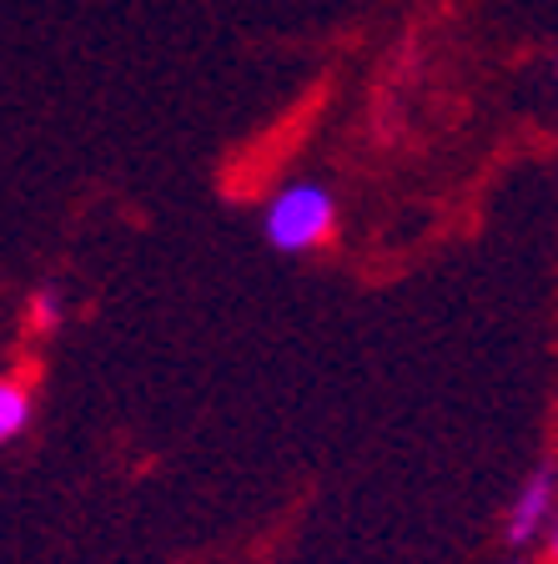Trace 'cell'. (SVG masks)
<instances>
[{
    "label": "cell",
    "instance_id": "obj_1",
    "mask_svg": "<svg viewBox=\"0 0 558 564\" xmlns=\"http://www.w3.org/2000/svg\"><path fill=\"white\" fill-rule=\"evenodd\" d=\"M338 237V192L317 176H292L262 202V242L282 258L322 252Z\"/></svg>",
    "mask_w": 558,
    "mask_h": 564
},
{
    "label": "cell",
    "instance_id": "obj_2",
    "mask_svg": "<svg viewBox=\"0 0 558 564\" xmlns=\"http://www.w3.org/2000/svg\"><path fill=\"white\" fill-rule=\"evenodd\" d=\"M554 509H558V469L544 458V464H538V469L528 474L524 484H518V494H513L508 519H503V534H508V544H518V550H524L528 540L548 534V524H554Z\"/></svg>",
    "mask_w": 558,
    "mask_h": 564
},
{
    "label": "cell",
    "instance_id": "obj_3",
    "mask_svg": "<svg viewBox=\"0 0 558 564\" xmlns=\"http://www.w3.org/2000/svg\"><path fill=\"white\" fill-rule=\"evenodd\" d=\"M31 419H35V393L21 378H0V444H15L31 429Z\"/></svg>",
    "mask_w": 558,
    "mask_h": 564
},
{
    "label": "cell",
    "instance_id": "obj_4",
    "mask_svg": "<svg viewBox=\"0 0 558 564\" xmlns=\"http://www.w3.org/2000/svg\"><path fill=\"white\" fill-rule=\"evenodd\" d=\"M25 323H31L35 333H56L61 323H66V297H61V288L41 282L31 293V303H25Z\"/></svg>",
    "mask_w": 558,
    "mask_h": 564
},
{
    "label": "cell",
    "instance_id": "obj_5",
    "mask_svg": "<svg viewBox=\"0 0 558 564\" xmlns=\"http://www.w3.org/2000/svg\"><path fill=\"white\" fill-rule=\"evenodd\" d=\"M548 560L558 564V509H554V524H548Z\"/></svg>",
    "mask_w": 558,
    "mask_h": 564
}]
</instances>
